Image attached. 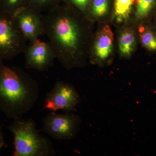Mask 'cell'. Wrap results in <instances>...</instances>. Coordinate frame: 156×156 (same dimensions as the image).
<instances>
[{
  "mask_svg": "<svg viewBox=\"0 0 156 156\" xmlns=\"http://www.w3.org/2000/svg\"><path fill=\"white\" fill-rule=\"evenodd\" d=\"M80 13L65 4L43 16L44 34L49 39L56 58L67 69L84 64L85 31Z\"/></svg>",
  "mask_w": 156,
  "mask_h": 156,
  "instance_id": "1",
  "label": "cell"
},
{
  "mask_svg": "<svg viewBox=\"0 0 156 156\" xmlns=\"http://www.w3.org/2000/svg\"><path fill=\"white\" fill-rule=\"evenodd\" d=\"M39 95L38 84L17 66L0 62V112L13 120L31 110Z\"/></svg>",
  "mask_w": 156,
  "mask_h": 156,
  "instance_id": "2",
  "label": "cell"
},
{
  "mask_svg": "<svg viewBox=\"0 0 156 156\" xmlns=\"http://www.w3.org/2000/svg\"><path fill=\"white\" fill-rule=\"evenodd\" d=\"M14 136V156H52L56 151L52 143L41 135L32 119L19 118L9 127Z\"/></svg>",
  "mask_w": 156,
  "mask_h": 156,
  "instance_id": "3",
  "label": "cell"
},
{
  "mask_svg": "<svg viewBox=\"0 0 156 156\" xmlns=\"http://www.w3.org/2000/svg\"><path fill=\"white\" fill-rule=\"evenodd\" d=\"M27 41L14 14L0 10V62L24 53Z\"/></svg>",
  "mask_w": 156,
  "mask_h": 156,
  "instance_id": "4",
  "label": "cell"
},
{
  "mask_svg": "<svg viewBox=\"0 0 156 156\" xmlns=\"http://www.w3.org/2000/svg\"><path fill=\"white\" fill-rule=\"evenodd\" d=\"M81 120L77 115L66 112L57 114L52 112L43 120L44 131L54 139L70 140L76 136Z\"/></svg>",
  "mask_w": 156,
  "mask_h": 156,
  "instance_id": "5",
  "label": "cell"
},
{
  "mask_svg": "<svg viewBox=\"0 0 156 156\" xmlns=\"http://www.w3.org/2000/svg\"><path fill=\"white\" fill-rule=\"evenodd\" d=\"M80 101V95L72 85L58 81L46 96L44 106L53 112H72L76 110Z\"/></svg>",
  "mask_w": 156,
  "mask_h": 156,
  "instance_id": "6",
  "label": "cell"
},
{
  "mask_svg": "<svg viewBox=\"0 0 156 156\" xmlns=\"http://www.w3.org/2000/svg\"><path fill=\"white\" fill-rule=\"evenodd\" d=\"M27 68L43 71L53 66L56 55L49 42L39 39L30 42L24 53Z\"/></svg>",
  "mask_w": 156,
  "mask_h": 156,
  "instance_id": "7",
  "label": "cell"
},
{
  "mask_svg": "<svg viewBox=\"0 0 156 156\" xmlns=\"http://www.w3.org/2000/svg\"><path fill=\"white\" fill-rule=\"evenodd\" d=\"M14 15L27 41H34L44 35L43 16L41 13L26 7L17 11Z\"/></svg>",
  "mask_w": 156,
  "mask_h": 156,
  "instance_id": "8",
  "label": "cell"
},
{
  "mask_svg": "<svg viewBox=\"0 0 156 156\" xmlns=\"http://www.w3.org/2000/svg\"><path fill=\"white\" fill-rule=\"evenodd\" d=\"M114 35L108 25L101 30L94 44L93 55L96 61L103 62L110 56L112 51Z\"/></svg>",
  "mask_w": 156,
  "mask_h": 156,
  "instance_id": "9",
  "label": "cell"
},
{
  "mask_svg": "<svg viewBox=\"0 0 156 156\" xmlns=\"http://www.w3.org/2000/svg\"><path fill=\"white\" fill-rule=\"evenodd\" d=\"M136 44L135 36L132 31L127 30L120 36L119 48L122 56L128 57L134 51Z\"/></svg>",
  "mask_w": 156,
  "mask_h": 156,
  "instance_id": "10",
  "label": "cell"
},
{
  "mask_svg": "<svg viewBox=\"0 0 156 156\" xmlns=\"http://www.w3.org/2000/svg\"><path fill=\"white\" fill-rule=\"evenodd\" d=\"M135 0H115V18L117 22L126 21L129 18Z\"/></svg>",
  "mask_w": 156,
  "mask_h": 156,
  "instance_id": "11",
  "label": "cell"
},
{
  "mask_svg": "<svg viewBox=\"0 0 156 156\" xmlns=\"http://www.w3.org/2000/svg\"><path fill=\"white\" fill-rule=\"evenodd\" d=\"M62 0H27L26 7L39 13L47 12L60 5Z\"/></svg>",
  "mask_w": 156,
  "mask_h": 156,
  "instance_id": "12",
  "label": "cell"
},
{
  "mask_svg": "<svg viewBox=\"0 0 156 156\" xmlns=\"http://www.w3.org/2000/svg\"><path fill=\"white\" fill-rule=\"evenodd\" d=\"M140 40L143 45L150 51L156 50V35L148 29L141 27L139 28Z\"/></svg>",
  "mask_w": 156,
  "mask_h": 156,
  "instance_id": "13",
  "label": "cell"
},
{
  "mask_svg": "<svg viewBox=\"0 0 156 156\" xmlns=\"http://www.w3.org/2000/svg\"><path fill=\"white\" fill-rule=\"evenodd\" d=\"M27 0H0V10L14 14L27 6Z\"/></svg>",
  "mask_w": 156,
  "mask_h": 156,
  "instance_id": "14",
  "label": "cell"
},
{
  "mask_svg": "<svg viewBox=\"0 0 156 156\" xmlns=\"http://www.w3.org/2000/svg\"><path fill=\"white\" fill-rule=\"evenodd\" d=\"M136 17L143 19L147 17L153 8L156 0H136Z\"/></svg>",
  "mask_w": 156,
  "mask_h": 156,
  "instance_id": "15",
  "label": "cell"
},
{
  "mask_svg": "<svg viewBox=\"0 0 156 156\" xmlns=\"http://www.w3.org/2000/svg\"><path fill=\"white\" fill-rule=\"evenodd\" d=\"M108 0H92L89 13L95 17H101L107 13Z\"/></svg>",
  "mask_w": 156,
  "mask_h": 156,
  "instance_id": "16",
  "label": "cell"
},
{
  "mask_svg": "<svg viewBox=\"0 0 156 156\" xmlns=\"http://www.w3.org/2000/svg\"><path fill=\"white\" fill-rule=\"evenodd\" d=\"M91 0H62V2L71 6L83 14L87 13Z\"/></svg>",
  "mask_w": 156,
  "mask_h": 156,
  "instance_id": "17",
  "label": "cell"
},
{
  "mask_svg": "<svg viewBox=\"0 0 156 156\" xmlns=\"http://www.w3.org/2000/svg\"><path fill=\"white\" fill-rule=\"evenodd\" d=\"M5 145V140H4V136L2 131V128L0 126V151L2 150V148Z\"/></svg>",
  "mask_w": 156,
  "mask_h": 156,
  "instance_id": "18",
  "label": "cell"
}]
</instances>
